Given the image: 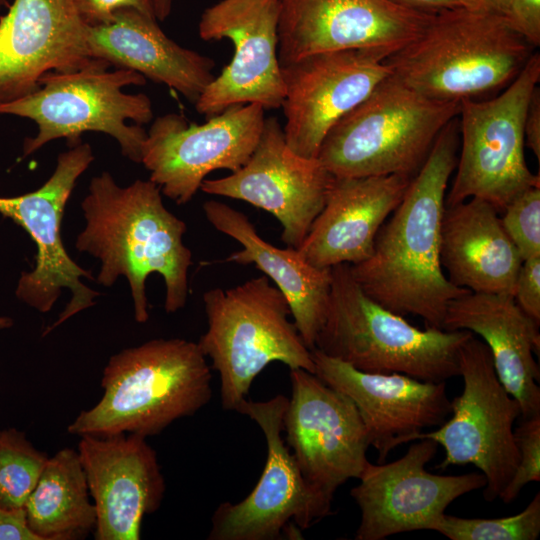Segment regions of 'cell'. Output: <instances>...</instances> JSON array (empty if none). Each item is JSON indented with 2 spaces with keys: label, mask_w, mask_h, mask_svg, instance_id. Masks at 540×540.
Returning <instances> with one entry per match:
<instances>
[{
  "label": "cell",
  "mask_w": 540,
  "mask_h": 540,
  "mask_svg": "<svg viewBox=\"0 0 540 540\" xmlns=\"http://www.w3.org/2000/svg\"><path fill=\"white\" fill-rule=\"evenodd\" d=\"M405 7L424 13L435 14L441 11L468 8L474 9L469 0H393ZM477 10V9H476Z\"/></svg>",
  "instance_id": "obj_38"
},
{
  "label": "cell",
  "mask_w": 540,
  "mask_h": 540,
  "mask_svg": "<svg viewBox=\"0 0 540 540\" xmlns=\"http://www.w3.org/2000/svg\"><path fill=\"white\" fill-rule=\"evenodd\" d=\"M437 450V442L420 439L393 462H368L359 484L350 491L361 512L356 540H383L403 532L434 530L454 500L485 487L481 472H428L425 466Z\"/></svg>",
  "instance_id": "obj_17"
},
{
  "label": "cell",
  "mask_w": 540,
  "mask_h": 540,
  "mask_svg": "<svg viewBox=\"0 0 540 540\" xmlns=\"http://www.w3.org/2000/svg\"><path fill=\"white\" fill-rule=\"evenodd\" d=\"M311 353L314 374L355 404L379 462L424 429L442 425L451 414L446 382L362 372L317 349Z\"/></svg>",
  "instance_id": "obj_21"
},
{
  "label": "cell",
  "mask_w": 540,
  "mask_h": 540,
  "mask_svg": "<svg viewBox=\"0 0 540 540\" xmlns=\"http://www.w3.org/2000/svg\"><path fill=\"white\" fill-rule=\"evenodd\" d=\"M96 510V540H139L146 514L160 507L165 480L146 437L83 435L78 444Z\"/></svg>",
  "instance_id": "obj_20"
},
{
  "label": "cell",
  "mask_w": 540,
  "mask_h": 540,
  "mask_svg": "<svg viewBox=\"0 0 540 540\" xmlns=\"http://www.w3.org/2000/svg\"><path fill=\"white\" fill-rule=\"evenodd\" d=\"M333 178L318 158L294 153L279 120L268 117L247 162L228 176L205 179L200 190L272 214L282 225V241L298 249L324 207Z\"/></svg>",
  "instance_id": "obj_18"
},
{
  "label": "cell",
  "mask_w": 540,
  "mask_h": 540,
  "mask_svg": "<svg viewBox=\"0 0 540 540\" xmlns=\"http://www.w3.org/2000/svg\"><path fill=\"white\" fill-rule=\"evenodd\" d=\"M208 328L198 345L219 374L221 404L236 411L254 379L272 362L311 373V350L289 317L288 301L265 276L203 294Z\"/></svg>",
  "instance_id": "obj_7"
},
{
  "label": "cell",
  "mask_w": 540,
  "mask_h": 540,
  "mask_svg": "<svg viewBox=\"0 0 540 540\" xmlns=\"http://www.w3.org/2000/svg\"><path fill=\"white\" fill-rule=\"evenodd\" d=\"M432 16L393 0H279V63L351 49L388 58L417 38Z\"/></svg>",
  "instance_id": "obj_16"
},
{
  "label": "cell",
  "mask_w": 540,
  "mask_h": 540,
  "mask_svg": "<svg viewBox=\"0 0 540 540\" xmlns=\"http://www.w3.org/2000/svg\"><path fill=\"white\" fill-rule=\"evenodd\" d=\"M23 431H0V504L10 509L23 508L48 461Z\"/></svg>",
  "instance_id": "obj_29"
},
{
  "label": "cell",
  "mask_w": 540,
  "mask_h": 540,
  "mask_svg": "<svg viewBox=\"0 0 540 540\" xmlns=\"http://www.w3.org/2000/svg\"><path fill=\"white\" fill-rule=\"evenodd\" d=\"M279 0H220L207 7L198 24L205 41L229 39L231 62L194 103L206 118L229 107L256 103L279 109L284 84L278 59Z\"/></svg>",
  "instance_id": "obj_14"
},
{
  "label": "cell",
  "mask_w": 540,
  "mask_h": 540,
  "mask_svg": "<svg viewBox=\"0 0 540 540\" xmlns=\"http://www.w3.org/2000/svg\"><path fill=\"white\" fill-rule=\"evenodd\" d=\"M501 213L502 226L521 259L540 256V186L518 194Z\"/></svg>",
  "instance_id": "obj_31"
},
{
  "label": "cell",
  "mask_w": 540,
  "mask_h": 540,
  "mask_svg": "<svg viewBox=\"0 0 540 540\" xmlns=\"http://www.w3.org/2000/svg\"><path fill=\"white\" fill-rule=\"evenodd\" d=\"M211 378L198 343L154 339L124 349L103 371L101 399L83 410L67 430L80 436L156 435L210 401Z\"/></svg>",
  "instance_id": "obj_3"
},
{
  "label": "cell",
  "mask_w": 540,
  "mask_h": 540,
  "mask_svg": "<svg viewBox=\"0 0 540 540\" xmlns=\"http://www.w3.org/2000/svg\"><path fill=\"white\" fill-rule=\"evenodd\" d=\"M525 145L540 160V89L534 90L524 120Z\"/></svg>",
  "instance_id": "obj_37"
},
{
  "label": "cell",
  "mask_w": 540,
  "mask_h": 540,
  "mask_svg": "<svg viewBox=\"0 0 540 540\" xmlns=\"http://www.w3.org/2000/svg\"><path fill=\"white\" fill-rule=\"evenodd\" d=\"M82 20L89 26L108 21L116 10L132 8L155 17L154 0H74Z\"/></svg>",
  "instance_id": "obj_34"
},
{
  "label": "cell",
  "mask_w": 540,
  "mask_h": 540,
  "mask_svg": "<svg viewBox=\"0 0 540 540\" xmlns=\"http://www.w3.org/2000/svg\"><path fill=\"white\" fill-rule=\"evenodd\" d=\"M290 381L283 417L287 446L307 482L333 500L369 462L365 425L353 401L314 373L290 369Z\"/></svg>",
  "instance_id": "obj_15"
},
{
  "label": "cell",
  "mask_w": 540,
  "mask_h": 540,
  "mask_svg": "<svg viewBox=\"0 0 540 540\" xmlns=\"http://www.w3.org/2000/svg\"><path fill=\"white\" fill-rule=\"evenodd\" d=\"M504 19L533 48L540 45V0H510Z\"/></svg>",
  "instance_id": "obj_35"
},
{
  "label": "cell",
  "mask_w": 540,
  "mask_h": 540,
  "mask_svg": "<svg viewBox=\"0 0 540 540\" xmlns=\"http://www.w3.org/2000/svg\"><path fill=\"white\" fill-rule=\"evenodd\" d=\"M24 508L41 540L82 539L95 529L96 510L78 451L64 448L48 459Z\"/></svg>",
  "instance_id": "obj_28"
},
{
  "label": "cell",
  "mask_w": 540,
  "mask_h": 540,
  "mask_svg": "<svg viewBox=\"0 0 540 540\" xmlns=\"http://www.w3.org/2000/svg\"><path fill=\"white\" fill-rule=\"evenodd\" d=\"M462 393L451 401V417L438 429L420 432L412 441L431 439L445 451L436 466L472 464L485 476L484 497L499 498L519 460L514 423L521 417L517 400L495 371L487 345L470 337L459 353Z\"/></svg>",
  "instance_id": "obj_10"
},
{
  "label": "cell",
  "mask_w": 540,
  "mask_h": 540,
  "mask_svg": "<svg viewBox=\"0 0 540 540\" xmlns=\"http://www.w3.org/2000/svg\"><path fill=\"white\" fill-rule=\"evenodd\" d=\"M413 176L334 177L323 209L297 249L311 265L332 268L370 257L376 235Z\"/></svg>",
  "instance_id": "obj_23"
},
{
  "label": "cell",
  "mask_w": 540,
  "mask_h": 540,
  "mask_svg": "<svg viewBox=\"0 0 540 540\" xmlns=\"http://www.w3.org/2000/svg\"><path fill=\"white\" fill-rule=\"evenodd\" d=\"M539 325L513 296L466 293L449 304L444 330H468L487 345L497 376L520 405L521 417L540 414Z\"/></svg>",
  "instance_id": "obj_25"
},
{
  "label": "cell",
  "mask_w": 540,
  "mask_h": 540,
  "mask_svg": "<svg viewBox=\"0 0 540 540\" xmlns=\"http://www.w3.org/2000/svg\"><path fill=\"white\" fill-rule=\"evenodd\" d=\"M457 148L453 119L379 229L370 257L350 265L354 279L377 303L402 316H419L427 326L440 329L451 301L470 292L448 280L440 261L446 191L457 164Z\"/></svg>",
  "instance_id": "obj_1"
},
{
  "label": "cell",
  "mask_w": 540,
  "mask_h": 540,
  "mask_svg": "<svg viewBox=\"0 0 540 540\" xmlns=\"http://www.w3.org/2000/svg\"><path fill=\"white\" fill-rule=\"evenodd\" d=\"M13 326V319L7 316H0V329H7Z\"/></svg>",
  "instance_id": "obj_41"
},
{
  "label": "cell",
  "mask_w": 540,
  "mask_h": 540,
  "mask_svg": "<svg viewBox=\"0 0 540 540\" xmlns=\"http://www.w3.org/2000/svg\"><path fill=\"white\" fill-rule=\"evenodd\" d=\"M86 46L90 58L136 71L192 103L215 77L212 58L180 46L157 19L132 8L116 10L104 23L87 25Z\"/></svg>",
  "instance_id": "obj_24"
},
{
  "label": "cell",
  "mask_w": 540,
  "mask_h": 540,
  "mask_svg": "<svg viewBox=\"0 0 540 540\" xmlns=\"http://www.w3.org/2000/svg\"><path fill=\"white\" fill-rule=\"evenodd\" d=\"M208 222L219 232L233 238L241 249L225 261L254 264L284 295L293 321L305 345L313 350L328 309L331 268L308 263L292 247L278 248L265 241L247 215L226 203L208 200L203 204Z\"/></svg>",
  "instance_id": "obj_26"
},
{
  "label": "cell",
  "mask_w": 540,
  "mask_h": 540,
  "mask_svg": "<svg viewBox=\"0 0 540 540\" xmlns=\"http://www.w3.org/2000/svg\"><path fill=\"white\" fill-rule=\"evenodd\" d=\"M540 81V55L533 53L498 96L460 101L461 151L445 206L480 198L501 213L521 192L540 186L524 156V120Z\"/></svg>",
  "instance_id": "obj_9"
},
{
  "label": "cell",
  "mask_w": 540,
  "mask_h": 540,
  "mask_svg": "<svg viewBox=\"0 0 540 540\" xmlns=\"http://www.w3.org/2000/svg\"><path fill=\"white\" fill-rule=\"evenodd\" d=\"M469 2L474 9L504 17L508 10L510 0H469Z\"/></svg>",
  "instance_id": "obj_39"
},
{
  "label": "cell",
  "mask_w": 540,
  "mask_h": 540,
  "mask_svg": "<svg viewBox=\"0 0 540 540\" xmlns=\"http://www.w3.org/2000/svg\"><path fill=\"white\" fill-rule=\"evenodd\" d=\"M327 314L314 349L367 373H400L446 382L459 376V353L468 330L419 329L369 297L350 264L331 268Z\"/></svg>",
  "instance_id": "obj_5"
},
{
  "label": "cell",
  "mask_w": 540,
  "mask_h": 540,
  "mask_svg": "<svg viewBox=\"0 0 540 540\" xmlns=\"http://www.w3.org/2000/svg\"><path fill=\"white\" fill-rule=\"evenodd\" d=\"M264 121L265 110L256 103L229 107L203 124L178 113L158 116L143 142L141 163L163 195L186 204L212 171L234 172L247 162Z\"/></svg>",
  "instance_id": "obj_13"
},
{
  "label": "cell",
  "mask_w": 540,
  "mask_h": 540,
  "mask_svg": "<svg viewBox=\"0 0 540 540\" xmlns=\"http://www.w3.org/2000/svg\"><path fill=\"white\" fill-rule=\"evenodd\" d=\"M10 3H11V0H0V17L8 9Z\"/></svg>",
  "instance_id": "obj_42"
},
{
  "label": "cell",
  "mask_w": 540,
  "mask_h": 540,
  "mask_svg": "<svg viewBox=\"0 0 540 540\" xmlns=\"http://www.w3.org/2000/svg\"><path fill=\"white\" fill-rule=\"evenodd\" d=\"M173 0H154V12L157 21H164L171 13Z\"/></svg>",
  "instance_id": "obj_40"
},
{
  "label": "cell",
  "mask_w": 540,
  "mask_h": 540,
  "mask_svg": "<svg viewBox=\"0 0 540 540\" xmlns=\"http://www.w3.org/2000/svg\"><path fill=\"white\" fill-rule=\"evenodd\" d=\"M288 400L279 394L266 401L245 399L237 407L262 430L266 462L248 496L221 503L214 511L209 540L301 539L303 530L331 514L332 499L307 482L283 440Z\"/></svg>",
  "instance_id": "obj_11"
},
{
  "label": "cell",
  "mask_w": 540,
  "mask_h": 540,
  "mask_svg": "<svg viewBox=\"0 0 540 540\" xmlns=\"http://www.w3.org/2000/svg\"><path fill=\"white\" fill-rule=\"evenodd\" d=\"M520 419L514 429L519 451L518 464L499 496L506 504L513 501L526 484L540 481V414Z\"/></svg>",
  "instance_id": "obj_32"
},
{
  "label": "cell",
  "mask_w": 540,
  "mask_h": 540,
  "mask_svg": "<svg viewBox=\"0 0 540 540\" xmlns=\"http://www.w3.org/2000/svg\"><path fill=\"white\" fill-rule=\"evenodd\" d=\"M460 102L431 99L393 73L325 136L317 158L334 177L414 176Z\"/></svg>",
  "instance_id": "obj_6"
},
{
  "label": "cell",
  "mask_w": 540,
  "mask_h": 540,
  "mask_svg": "<svg viewBox=\"0 0 540 540\" xmlns=\"http://www.w3.org/2000/svg\"><path fill=\"white\" fill-rule=\"evenodd\" d=\"M433 531L450 540H536L540 534V493L515 515L484 519L444 514Z\"/></svg>",
  "instance_id": "obj_30"
},
{
  "label": "cell",
  "mask_w": 540,
  "mask_h": 540,
  "mask_svg": "<svg viewBox=\"0 0 540 540\" xmlns=\"http://www.w3.org/2000/svg\"><path fill=\"white\" fill-rule=\"evenodd\" d=\"M532 50L503 16L457 8L433 14L420 35L386 61L417 92L460 102L510 84Z\"/></svg>",
  "instance_id": "obj_4"
},
{
  "label": "cell",
  "mask_w": 540,
  "mask_h": 540,
  "mask_svg": "<svg viewBox=\"0 0 540 540\" xmlns=\"http://www.w3.org/2000/svg\"><path fill=\"white\" fill-rule=\"evenodd\" d=\"M93 160L91 146L80 142L59 154L54 172L40 188L23 195L0 197V214L23 228L37 248L34 268L22 272L18 280L17 298L47 313L63 289L71 292L69 303L43 336L93 306L100 295L82 282V278H94L68 255L61 237L65 206L78 178Z\"/></svg>",
  "instance_id": "obj_12"
},
{
  "label": "cell",
  "mask_w": 540,
  "mask_h": 540,
  "mask_svg": "<svg viewBox=\"0 0 540 540\" xmlns=\"http://www.w3.org/2000/svg\"><path fill=\"white\" fill-rule=\"evenodd\" d=\"M161 194L150 179L122 187L103 172L91 179L81 203L86 225L75 247L100 260L99 284L111 287L120 276L127 279L139 323L149 319L145 286L150 274L163 278L167 313L182 309L189 292L192 253L183 243L187 227L164 206Z\"/></svg>",
  "instance_id": "obj_2"
},
{
  "label": "cell",
  "mask_w": 540,
  "mask_h": 540,
  "mask_svg": "<svg viewBox=\"0 0 540 540\" xmlns=\"http://www.w3.org/2000/svg\"><path fill=\"white\" fill-rule=\"evenodd\" d=\"M86 29L74 0H12L0 17V103L38 90L49 72L89 64Z\"/></svg>",
  "instance_id": "obj_22"
},
{
  "label": "cell",
  "mask_w": 540,
  "mask_h": 540,
  "mask_svg": "<svg viewBox=\"0 0 540 540\" xmlns=\"http://www.w3.org/2000/svg\"><path fill=\"white\" fill-rule=\"evenodd\" d=\"M387 57L368 50L322 52L281 66L289 148L317 158L330 129L393 73Z\"/></svg>",
  "instance_id": "obj_19"
},
{
  "label": "cell",
  "mask_w": 540,
  "mask_h": 540,
  "mask_svg": "<svg viewBox=\"0 0 540 540\" xmlns=\"http://www.w3.org/2000/svg\"><path fill=\"white\" fill-rule=\"evenodd\" d=\"M0 540H41L28 526L25 508L0 504Z\"/></svg>",
  "instance_id": "obj_36"
},
{
  "label": "cell",
  "mask_w": 540,
  "mask_h": 540,
  "mask_svg": "<svg viewBox=\"0 0 540 540\" xmlns=\"http://www.w3.org/2000/svg\"><path fill=\"white\" fill-rule=\"evenodd\" d=\"M440 261L448 280L473 293L514 295L522 259L499 212L480 198L445 206Z\"/></svg>",
  "instance_id": "obj_27"
},
{
  "label": "cell",
  "mask_w": 540,
  "mask_h": 540,
  "mask_svg": "<svg viewBox=\"0 0 540 540\" xmlns=\"http://www.w3.org/2000/svg\"><path fill=\"white\" fill-rule=\"evenodd\" d=\"M101 59L70 72H49L38 90L16 100L0 103V114L27 118L38 132L23 143V157L47 143L65 138L70 147L86 132L114 138L122 155L141 163L147 132L142 127L153 118L152 102L143 93L130 94L124 87L143 86L146 78L133 70L117 68Z\"/></svg>",
  "instance_id": "obj_8"
},
{
  "label": "cell",
  "mask_w": 540,
  "mask_h": 540,
  "mask_svg": "<svg viewBox=\"0 0 540 540\" xmlns=\"http://www.w3.org/2000/svg\"><path fill=\"white\" fill-rule=\"evenodd\" d=\"M513 298L519 308L538 325L540 323V256L522 261Z\"/></svg>",
  "instance_id": "obj_33"
}]
</instances>
